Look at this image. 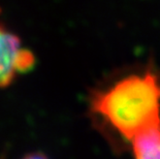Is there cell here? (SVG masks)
Masks as SVG:
<instances>
[{
  "label": "cell",
  "mask_w": 160,
  "mask_h": 159,
  "mask_svg": "<svg viewBox=\"0 0 160 159\" xmlns=\"http://www.w3.org/2000/svg\"><path fill=\"white\" fill-rule=\"evenodd\" d=\"M35 58L20 39L0 24V88L9 86L20 73L32 70Z\"/></svg>",
  "instance_id": "obj_2"
},
{
  "label": "cell",
  "mask_w": 160,
  "mask_h": 159,
  "mask_svg": "<svg viewBox=\"0 0 160 159\" xmlns=\"http://www.w3.org/2000/svg\"><path fill=\"white\" fill-rule=\"evenodd\" d=\"M129 150L133 159H160V123L135 135Z\"/></svg>",
  "instance_id": "obj_3"
},
{
  "label": "cell",
  "mask_w": 160,
  "mask_h": 159,
  "mask_svg": "<svg viewBox=\"0 0 160 159\" xmlns=\"http://www.w3.org/2000/svg\"><path fill=\"white\" fill-rule=\"evenodd\" d=\"M21 159H49L42 152H33V153L27 154Z\"/></svg>",
  "instance_id": "obj_4"
},
{
  "label": "cell",
  "mask_w": 160,
  "mask_h": 159,
  "mask_svg": "<svg viewBox=\"0 0 160 159\" xmlns=\"http://www.w3.org/2000/svg\"><path fill=\"white\" fill-rule=\"evenodd\" d=\"M88 116L114 151L160 123V69L150 65L115 74L90 90Z\"/></svg>",
  "instance_id": "obj_1"
}]
</instances>
